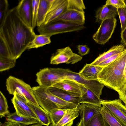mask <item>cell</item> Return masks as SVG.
<instances>
[{"instance_id":"1","label":"cell","mask_w":126,"mask_h":126,"mask_svg":"<svg viewBox=\"0 0 126 126\" xmlns=\"http://www.w3.org/2000/svg\"><path fill=\"white\" fill-rule=\"evenodd\" d=\"M0 34L9 48L11 59L16 60L26 49L36 34L19 15L16 6L9 10L0 28Z\"/></svg>"},{"instance_id":"2","label":"cell","mask_w":126,"mask_h":126,"mask_svg":"<svg viewBox=\"0 0 126 126\" xmlns=\"http://www.w3.org/2000/svg\"><path fill=\"white\" fill-rule=\"evenodd\" d=\"M97 80L104 86L118 92L126 79L123 71L117 67L109 64L103 68L98 74Z\"/></svg>"},{"instance_id":"3","label":"cell","mask_w":126,"mask_h":126,"mask_svg":"<svg viewBox=\"0 0 126 126\" xmlns=\"http://www.w3.org/2000/svg\"><path fill=\"white\" fill-rule=\"evenodd\" d=\"M85 28L84 24L72 23L61 20H53L38 27L40 34L50 36L60 34L78 31Z\"/></svg>"},{"instance_id":"4","label":"cell","mask_w":126,"mask_h":126,"mask_svg":"<svg viewBox=\"0 0 126 126\" xmlns=\"http://www.w3.org/2000/svg\"><path fill=\"white\" fill-rule=\"evenodd\" d=\"M68 69L46 68L36 74V81L39 86L48 88L65 79Z\"/></svg>"},{"instance_id":"5","label":"cell","mask_w":126,"mask_h":126,"mask_svg":"<svg viewBox=\"0 0 126 126\" xmlns=\"http://www.w3.org/2000/svg\"><path fill=\"white\" fill-rule=\"evenodd\" d=\"M6 86L10 94H13L16 92L24 97L28 102L39 105L36 99L32 88L22 80L10 76L6 79Z\"/></svg>"},{"instance_id":"6","label":"cell","mask_w":126,"mask_h":126,"mask_svg":"<svg viewBox=\"0 0 126 126\" xmlns=\"http://www.w3.org/2000/svg\"><path fill=\"white\" fill-rule=\"evenodd\" d=\"M116 23L117 20L115 17L102 21L96 32L93 35V39L98 44H105L111 37Z\"/></svg>"},{"instance_id":"7","label":"cell","mask_w":126,"mask_h":126,"mask_svg":"<svg viewBox=\"0 0 126 126\" xmlns=\"http://www.w3.org/2000/svg\"><path fill=\"white\" fill-rule=\"evenodd\" d=\"M82 57L74 53L69 46L57 49L51 56L50 63L58 64L65 63L74 64L81 60Z\"/></svg>"},{"instance_id":"8","label":"cell","mask_w":126,"mask_h":126,"mask_svg":"<svg viewBox=\"0 0 126 126\" xmlns=\"http://www.w3.org/2000/svg\"><path fill=\"white\" fill-rule=\"evenodd\" d=\"M34 94L39 105L49 113L53 109L58 108L51 100L47 88L40 86L32 87Z\"/></svg>"},{"instance_id":"9","label":"cell","mask_w":126,"mask_h":126,"mask_svg":"<svg viewBox=\"0 0 126 126\" xmlns=\"http://www.w3.org/2000/svg\"><path fill=\"white\" fill-rule=\"evenodd\" d=\"M101 104L126 125V106L123 104L120 99H102Z\"/></svg>"},{"instance_id":"10","label":"cell","mask_w":126,"mask_h":126,"mask_svg":"<svg viewBox=\"0 0 126 126\" xmlns=\"http://www.w3.org/2000/svg\"><path fill=\"white\" fill-rule=\"evenodd\" d=\"M65 79L74 80L83 85L99 98L100 97L103 89L104 86L97 80H86L81 77L79 73L73 72L69 69L67 75Z\"/></svg>"},{"instance_id":"11","label":"cell","mask_w":126,"mask_h":126,"mask_svg":"<svg viewBox=\"0 0 126 126\" xmlns=\"http://www.w3.org/2000/svg\"><path fill=\"white\" fill-rule=\"evenodd\" d=\"M52 87L81 97L86 93L87 89L83 85L74 80L68 79H65Z\"/></svg>"},{"instance_id":"12","label":"cell","mask_w":126,"mask_h":126,"mask_svg":"<svg viewBox=\"0 0 126 126\" xmlns=\"http://www.w3.org/2000/svg\"><path fill=\"white\" fill-rule=\"evenodd\" d=\"M11 100L17 114L20 116L30 117L38 119L23 97L15 92Z\"/></svg>"},{"instance_id":"13","label":"cell","mask_w":126,"mask_h":126,"mask_svg":"<svg viewBox=\"0 0 126 126\" xmlns=\"http://www.w3.org/2000/svg\"><path fill=\"white\" fill-rule=\"evenodd\" d=\"M54 20H61L72 23L84 24L85 21V12L84 10L67 8Z\"/></svg>"},{"instance_id":"14","label":"cell","mask_w":126,"mask_h":126,"mask_svg":"<svg viewBox=\"0 0 126 126\" xmlns=\"http://www.w3.org/2000/svg\"><path fill=\"white\" fill-rule=\"evenodd\" d=\"M17 12L23 21L33 29L32 0H22L16 6Z\"/></svg>"},{"instance_id":"15","label":"cell","mask_w":126,"mask_h":126,"mask_svg":"<svg viewBox=\"0 0 126 126\" xmlns=\"http://www.w3.org/2000/svg\"><path fill=\"white\" fill-rule=\"evenodd\" d=\"M67 0H54L43 24H46L55 20L67 9Z\"/></svg>"},{"instance_id":"16","label":"cell","mask_w":126,"mask_h":126,"mask_svg":"<svg viewBox=\"0 0 126 126\" xmlns=\"http://www.w3.org/2000/svg\"><path fill=\"white\" fill-rule=\"evenodd\" d=\"M80 111L82 120V126H84L91 119L101 113L102 107L101 105L82 103L80 105Z\"/></svg>"},{"instance_id":"17","label":"cell","mask_w":126,"mask_h":126,"mask_svg":"<svg viewBox=\"0 0 126 126\" xmlns=\"http://www.w3.org/2000/svg\"><path fill=\"white\" fill-rule=\"evenodd\" d=\"M118 14L116 8L111 5L105 4L96 11V22L101 23L106 19L115 17Z\"/></svg>"},{"instance_id":"18","label":"cell","mask_w":126,"mask_h":126,"mask_svg":"<svg viewBox=\"0 0 126 126\" xmlns=\"http://www.w3.org/2000/svg\"><path fill=\"white\" fill-rule=\"evenodd\" d=\"M102 68L98 66L86 64L79 73L81 77L86 80H97L98 74Z\"/></svg>"},{"instance_id":"19","label":"cell","mask_w":126,"mask_h":126,"mask_svg":"<svg viewBox=\"0 0 126 126\" xmlns=\"http://www.w3.org/2000/svg\"><path fill=\"white\" fill-rule=\"evenodd\" d=\"M47 88L53 94L64 101L77 105L80 104L79 102L81 97L54 87H52Z\"/></svg>"},{"instance_id":"20","label":"cell","mask_w":126,"mask_h":126,"mask_svg":"<svg viewBox=\"0 0 126 126\" xmlns=\"http://www.w3.org/2000/svg\"><path fill=\"white\" fill-rule=\"evenodd\" d=\"M28 104L36 115L39 122L42 125L48 126L51 124L49 113L39 105H36L28 102Z\"/></svg>"},{"instance_id":"21","label":"cell","mask_w":126,"mask_h":126,"mask_svg":"<svg viewBox=\"0 0 126 126\" xmlns=\"http://www.w3.org/2000/svg\"><path fill=\"white\" fill-rule=\"evenodd\" d=\"M125 46L120 44L113 46L109 50L100 54L90 64L98 66L100 63L111 57L122 52L125 49Z\"/></svg>"},{"instance_id":"22","label":"cell","mask_w":126,"mask_h":126,"mask_svg":"<svg viewBox=\"0 0 126 126\" xmlns=\"http://www.w3.org/2000/svg\"><path fill=\"white\" fill-rule=\"evenodd\" d=\"M80 105L72 109H69L60 121L54 126H71L74 120L79 115Z\"/></svg>"},{"instance_id":"23","label":"cell","mask_w":126,"mask_h":126,"mask_svg":"<svg viewBox=\"0 0 126 126\" xmlns=\"http://www.w3.org/2000/svg\"><path fill=\"white\" fill-rule=\"evenodd\" d=\"M54 0H40L36 25L40 26L44 22L47 14Z\"/></svg>"},{"instance_id":"24","label":"cell","mask_w":126,"mask_h":126,"mask_svg":"<svg viewBox=\"0 0 126 126\" xmlns=\"http://www.w3.org/2000/svg\"><path fill=\"white\" fill-rule=\"evenodd\" d=\"M101 113L103 117L105 126H126L108 110L102 106Z\"/></svg>"},{"instance_id":"25","label":"cell","mask_w":126,"mask_h":126,"mask_svg":"<svg viewBox=\"0 0 126 126\" xmlns=\"http://www.w3.org/2000/svg\"><path fill=\"white\" fill-rule=\"evenodd\" d=\"M6 120L7 121L18 123L25 126L39 123V121L37 119L19 115L16 112L7 115Z\"/></svg>"},{"instance_id":"26","label":"cell","mask_w":126,"mask_h":126,"mask_svg":"<svg viewBox=\"0 0 126 126\" xmlns=\"http://www.w3.org/2000/svg\"><path fill=\"white\" fill-rule=\"evenodd\" d=\"M51 36L46 35L36 34L33 40L28 46L27 49L37 48L51 43Z\"/></svg>"},{"instance_id":"27","label":"cell","mask_w":126,"mask_h":126,"mask_svg":"<svg viewBox=\"0 0 126 126\" xmlns=\"http://www.w3.org/2000/svg\"><path fill=\"white\" fill-rule=\"evenodd\" d=\"M82 103L101 105L100 98L88 89L86 93L81 97L79 104Z\"/></svg>"},{"instance_id":"28","label":"cell","mask_w":126,"mask_h":126,"mask_svg":"<svg viewBox=\"0 0 126 126\" xmlns=\"http://www.w3.org/2000/svg\"><path fill=\"white\" fill-rule=\"evenodd\" d=\"M69 109L56 108L52 110L49 113L51 121V126L55 125Z\"/></svg>"},{"instance_id":"29","label":"cell","mask_w":126,"mask_h":126,"mask_svg":"<svg viewBox=\"0 0 126 126\" xmlns=\"http://www.w3.org/2000/svg\"><path fill=\"white\" fill-rule=\"evenodd\" d=\"M10 114L7 100L2 93L0 91V116L1 118Z\"/></svg>"},{"instance_id":"30","label":"cell","mask_w":126,"mask_h":126,"mask_svg":"<svg viewBox=\"0 0 126 126\" xmlns=\"http://www.w3.org/2000/svg\"><path fill=\"white\" fill-rule=\"evenodd\" d=\"M16 60L11 58L0 57V71L2 72L13 68L16 63Z\"/></svg>"},{"instance_id":"31","label":"cell","mask_w":126,"mask_h":126,"mask_svg":"<svg viewBox=\"0 0 126 126\" xmlns=\"http://www.w3.org/2000/svg\"><path fill=\"white\" fill-rule=\"evenodd\" d=\"M9 4L7 0H0V28L2 26L8 11Z\"/></svg>"},{"instance_id":"32","label":"cell","mask_w":126,"mask_h":126,"mask_svg":"<svg viewBox=\"0 0 126 126\" xmlns=\"http://www.w3.org/2000/svg\"><path fill=\"white\" fill-rule=\"evenodd\" d=\"M0 57L11 59L8 46L3 37L0 34Z\"/></svg>"},{"instance_id":"33","label":"cell","mask_w":126,"mask_h":126,"mask_svg":"<svg viewBox=\"0 0 126 126\" xmlns=\"http://www.w3.org/2000/svg\"><path fill=\"white\" fill-rule=\"evenodd\" d=\"M84 126H105L101 113L99 114L91 119Z\"/></svg>"},{"instance_id":"34","label":"cell","mask_w":126,"mask_h":126,"mask_svg":"<svg viewBox=\"0 0 126 126\" xmlns=\"http://www.w3.org/2000/svg\"><path fill=\"white\" fill-rule=\"evenodd\" d=\"M40 0H32V23L33 28L36 26L37 18Z\"/></svg>"},{"instance_id":"35","label":"cell","mask_w":126,"mask_h":126,"mask_svg":"<svg viewBox=\"0 0 126 126\" xmlns=\"http://www.w3.org/2000/svg\"><path fill=\"white\" fill-rule=\"evenodd\" d=\"M117 11L122 32L126 27V7L117 9Z\"/></svg>"},{"instance_id":"36","label":"cell","mask_w":126,"mask_h":126,"mask_svg":"<svg viewBox=\"0 0 126 126\" xmlns=\"http://www.w3.org/2000/svg\"><path fill=\"white\" fill-rule=\"evenodd\" d=\"M68 8H73L84 10L86 8L82 0H67Z\"/></svg>"},{"instance_id":"37","label":"cell","mask_w":126,"mask_h":126,"mask_svg":"<svg viewBox=\"0 0 126 126\" xmlns=\"http://www.w3.org/2000/svg\"><path fill=\"white\" fill-rule=\"evenodd\" d=\"M105 4L111 5L117 9L126 7L124 0H107Z\"/></svg>"},{"instance_id":"38","label":"cell","mask_w":126,"mask_h":126,"mask_svg":"<svg viewBox=\"0 0 126 126\" xmlns=\"http://www.w3.org/2000/svg\"><path fill=\"white\" fill-rule=\"evenodd\" d=\"M122 52L116 54L109 58L100 63L98 66L102 68L106 66L117 59L121 55Z\"/></svg>"},{"instance_id":"39","label":"cell","mask_w":126,"mask_h":126,"mask_svg":"<svg viewBox=\"0 0 126 126\" xmlns=\"http://www.w3.org/2000/svg\"><path fill=\"white\" fill-rule=\"evenodd\" d=\"M118 92L120 99L124 102L125 105L126 106V80Z\"/></svg>"},{"instance_id":"40","label":"cell","mask_w":126,"mask_h":126,"mask_svg":"<svg viewBox=\"0 0 126 126\" xmlns=\"http://www.w3.org/2000/svg\"><path fill=\"white\" fill-rule=\"evenodd\" d=\"M77 48L78 53L81 56L88 54L90 51V48L86 45H78L77 46Z\"/></svg>"},{"instance_id":"41","label":"cell","mask_w":126,"mask_h":126,"mask_svg":"<svg viewBox=\"0 0 126 126\" xmlns=\"http://www.w3.org/2000/svg\"><path fill=\"white\" fill-rule=\"evenodd\" d=\"M0 126H25L20 124L12 122L9 121L5 122L4 123L1 124L0 122Z\"/></svg>"},{"instance_id":"42","label":"cell","mask_w":126,"mask_h":126,"mask_svg":"<svg viewBox=\"0 0 126 126\" xmlns=\"http://www.w3.org/2000/svg\"><path fill=\"white\" fill-rule=\"evenodd\" d=\"M121 42L125 46H126V27L121 33Z\"/></svg>"},{"instance_id":"43","label":"cell","mask_w":126,"mask_h":126,"mask_svg":"<svg viewBox=\"0 0 126 126\" xmlns=\"http://www.w3.org/2000/svg\"><path fill=\"white\" fill-rule=\"evenodd\" d=\"M124 75L125 79H126V63L125 66L124 70Z\"/></svg>"},{"instance_id":"44","label":"cell","mask_w":126,"mask_h":126,"mask_svg":"<svg viewBox=\"0 0 126 126\" xmlns=\"http://www.w3.org/2000/svg\"><path fill=\"white\" fill-rule=\"evenodd\" d=\"M76 126H82V119H81L80 122Z\"/></svg>"},{"instance_id":"45","label":"cell","mask_w":126,"mask_h":126,"mask_svg":"<svg viewBox=\"0 0 126 126\" xmlns=\"http://www.w3.org/2000/svg\"><path fill=\"white\" fill-rule=\"evenodd\" d=\"M28 126H43L40 123H38L35 124H34L32 125Z\"/></svg>"},{"instance_id":"46","label":"cell","mask_w":126,"mask_h":126,"mask_svg":"<svg viewBox=\"0 0 126 126\" xmlns=\"http://www.w3.org/2000/svg\"><path fill=\"white\" fill-rule=\"evenodd\" d=\"M124 2L125 3V4L126 5V0H124Z\"/></svg>"}]
</instances>
